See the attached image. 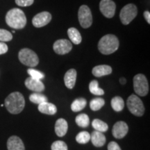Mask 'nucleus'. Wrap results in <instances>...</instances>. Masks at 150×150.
I'll list each match as a JSON object with an SVG mask.
<instances>
[{
    "label": "nucleus",
    "mask_w": 150,
    "mask_h": 150,
    "mask_svg": "<svg viewBox=\"0 0 150 150\" xmlns=\"http://www.w3.org/2000/svg\"><path fill=\"white\" fill-rule=\"evenodd\" d=\"M29 100L34 104L39 105L43 102H47V97L40 93H34L31 94L29 96Z\"/></svg>",
    "instance_id": "obj_25"
},
{
    "label": "nucleus",
    "mask_w": 150,
    "mask_h": 150,
    "mask_svg": "<svg viewBox=\"0 0 150 150\" xmlns=\"http://www.w3.org/2000/svg\"><path fill=\"white\" fill-rule=\"evenodd\" d=\"M18 58L22 64L29 67H35L39 63L37 54L28 48H24L20 50L18 54Z\"/></svg>",
    "instance_id": "obj_4"
},
{
    "label": "nucleus",
    "mask_w": 150,
    "mask_h": 150,
    "mask_svg": "<svg viewBox=\"0 0 150 150\" xmlns=\"http://www.w3.org/2000/svg\"><path fill=\"white\" fill-rule=\"evenodd\" d=\"M90 92L95 95L101 96L104 94V90L99 87V83L96 80H93L89 85Z\"/></svg>",
    "instance_id": "obj_26"
},
{
    "label": "nucleus",
    "mask_w": 150,
    "mask_h": 150,
    "mask_svg": "<svg viewBox=\"0 0 150 150\" xmlns=\"http://www.w3.org/2000/svg\"><path fill=\"white\" fill-rule=\"evenodd\" d=\"M28 74L30 75V77L35 79L38 80H42V79L45 78V74L40 71L35 70L33 68H29L27 70Z\"/></svg>",
    "instance_id": "obj_29"
},
{
    "label": "nucleus",
    "mask_w": 150,
    "mask_h": 150,
    "mask_svg": "<svg viewBox=\"0 0 150 150\" xmlns=\"http://www.w3.org/2000/svg\"><path fill=\"white\" fill-rule=\"evenodd\" d=\"M138 13V10L136 5L133 4H129L124 6L120 13L122 23L125 25H127L136 18Z\"/></svg>",
    "instance_id": "obj_7"
},
{
    "label": "nucleus",
    "mask_w": 150,
    "mask_h": 150,
    "mask_svg": "<svg viewBox=\"0 0 150 150\" xmlns=\"http://www.w3.org/2000/svg\"><path fill=\"white\" fill-rule=\"evenodd\" d=\"M91 140L94 146L97 147H102L106 143V137L103 133L94 131L91 135Z\"/></svg>",
    "instance_id": "obj_17"
},
{
    "label": "nucleus",
    "mask_w": 150,
    "mask_h": 150,
    "mask_svg": "<svg viewBox=\"0 0 150 150\" xmlns=\"http://www.w3.org/2000/svg\"><path fill=\"white\" fill-rule=\"evenodd\" d=\"M112 108L116 112L122 111L125 107V102H124L123 99L121 97L116 96L112 99L111 102Z\"/></svg>",
    "instance_id": "obj_22"
},
{
    "label": "nucleus",
    "mask_w": 150,
    "mask_h": 150,
    "mask_svg": "<svg viewBox=\"0 0 150 150\" xmlns=\"http://www.w3.org/2000/svg\"><path fill=\"white\" fill-rule=\"evenodd\" d=\"M91 140V134L88 131H81L76 136V140L79 144H86Z\"/></svg>",
    "instance_id": "obj_28"
},
{
    "label": "nucleus",
    "mask_w": 150,
    "mask_h": 150,
    "mask_svg": "<svg viewBox=\"0 0 150 150\" xmlns=\"http://www.w3.org/2000/svg\"><path fill=\"white\" fill-rule=\"evenodd\" d=\"M67 34L70 40L75 45H79L81 42L82 38L81 33L76 28L72 27L67 30Z\"/></svg>",
    "instance_id": "obj_20"
},
{
    "label": "nucleus",
    "mask_w": 150,
    "mask_h": 150,
    "mask_svg": "<svg viewBox=\"0 0 150 150\" xmlns=\"http://www.w3.org/2000/svg\"><path fill=\"white\" fill-rule=\"evenodd\" d=\"M144 17H145L146 21L147 22V23L150 24V13L149 11H146L144 12Z\"/></svg>",
    "instance_id": "obj_35"
},
{
    "label": "nucleus",
    "mask_w": 150,
    "mask_h": 150,
    "mask_svg": "<svg viewBox=\"0 0 150 150\" xmlns=\"http://www.w3.org/2000/svg\"><path fill=\"white\" fill-rule=\"evenodd\" d=\"M51 149L52 150H67L68 148L65 142L61 141V140H57L52 143Z\"/></svg>",
    "instance_id": "obj_31"
},
{
    "label": "nucleus",
    "mask_w": 150,
    "mask_h": 150,
    "mask_svg": "<svg viewBox=\"0 0 150 150\" xmlns=\"http://www.w3.org/2000/svg\"><path fill=\"white\" fill-rule=\"evenodd\" d=\"M87 101L84 98H78L75 99L71 104V109L73 112H79L86 107Z\"/></svg>",
    "instance_id": "obj_21"
},
{
    "label": "nucleus",
    "mask_w": 150,
    "mask_h": 150,
    "mask_svg": "<svg viewBox=\"0 0 150 150\" xmlns=\"http://www.w3.org/2000/svg\"><path fill=\"white\" fill-rule=\"evenodd\" d=\"M134 88L136 95L144 97L149 92V84L147 78L142 74H136L134 78Z\"/></svg>",
    "instance_id": "obj_6"
},
{
    "label": "nucleus",
    "mask_w": 150,
    "mask_h": 150,
    "mask_svg": "<svg viewBox=\"0 0 150 150\" xmlns=\"http://www.w3.org/2000/svg\"><path fill=\"white\" fill-rule=\"evenodd\" d=\"M129 131L128 125L123 121L117 122L112 129V136L117 139H121L127 134Z\"/></svg>",
    "instance_id": "obj_12"
},
{
    "label": "nucleus",
    "mask_w": 150,
    "mask_h": 150,
    "mask_svg": "<svg viewBox=\"0 0 150 150\" xmlns=\"http://www.w3.org/2000/svg\"><path fill=\"white\" fill-rule=\"evenodd\" d=\"M8 150H25L22 140L16 136H13L7 141Z\"/></svg>",
    "instance_id": "obj_14"
},
{
    "label": "nucleus",
    "mask_w": 150,
    "mask_h": 150,
    "mask_svg": "<svg viewBox=\"0 0 150 150\" xmlns=\"http://www.w3.org/2000/svg\"><path fill=\"white\" fill-rule=\"evenodd\" d=\"M6 22L9 27L15 29H22L27 24V18L21 9L13 8L6 16Z\"/></svg>",
    "instance_id": "obj_2"
},
{
    "label": "nucleus",
    "mask_w": 150,
    "mask_h": 150,
    "mask_svg": "<svg viewBox=\"0 0 150 150\" xmlns=\"http://www.w3.org/2000/svg\"><path fill=\"white\" fill-rule=\"evenodd\" d=\"M75 121H76V125L79 127H82V128H86V127H88L90 124L89 117L85 113H81L78 115L76 117Z\"/></svg>",
    "instance_id": "obj_23"
},
{
    "label": "nucleus",
    "mask_w": 150,
    "mask_h": 150,
    "mask_svg": "<svg viewBox=\"0 0 150 150\" xmlns=\"http://www.w3.org/2000/svg\"><path fill=\"white\" fill-rule=\"evenodd\" d=\"M79 21L82 27L84 29L89 28L93 23V17L91 9L86 5H83L79 8L78 12Z\"/></svg>",
    "instance_id": "obj_8"
},
{
    "label": "nucleus",
    "mask_w": 150,
    "mask_h": 150,
    "mask_svg": "<svg viewBox=\"0 0 150 150\" xmlns=\"http://www.w3.org/2000/svg\"><path fill=\"white\" fill-rule=\"evenodd\" d=\"M13 39L11 32L5 29H0V42H8Z\"/></svg>",
    "instance_id": "obj_30"
},
{
    "label": "nucleus",
    "mask_w": 150,
    "mask_h": 150,
    "mask_svg": "<svg viewBox=\"0 0 150 150\" xmlns=\"http://www.w3.org/2000/svg\"><path fill=\"white\" fill-rule=\"evenodd\" d=\"M92 126L95 129V131H99V132L102 133L106 132L108 129L107 124L99 119L94 120L93 122H92Z\"/></svg>",
    "instance_id": "obj_24"
},
{
    "label": "nucleus",
    "mask_w": 150,
    "mask_h": 150,
    "mask_svg": "<svg viewBox=\"0 0 150 150\" xmlns=\"http://www.w3.org/2000/svg\"><path fill=\"white\" fill-rule=\"evenodd\" d=\"M51 20L52 15L49 12L44 11V12L38 13L33 17L32 23L35 27L40 28L50 23Z\"/></svg>",
    "instance_id": "obj_11"
},
{
    "label": "nucleus",
    "mask_w": 150,
    "mask_h": 150,
    "mask_svg": "<svg viewBox=\"0 0 150 150\" xmlns=\"http://www.w3.org/2000/svg\"><path fill=\"white\" fill-rule=\"evenodd\" d=\"M8 46L4 42H0V55L6 53L8 52Z\"/></svg>",
    "instance_id": "obj_34"
},
{
    "label": "nucleus",
    "mask_w": 150,
    "mask_h": 150,
    "mask_svg": "<svg viewBox=\"0 0 150 150\" xmlns=\"http://www.w3.org/2000/svg\"><path fill=\"white\" fill-rule=\"evenodd\" d=\"M127 107H128L129 111H130L133 115L138 116L143 115L145 112V107H144L143 103L136 95H131L127 99Z\"/></svg>",
    "instance_id": "obj_5"
},
{
    "label": "nucleus",
    "mask_w": 150,
    "mask_h": 150,
    "mask_svg": "<svg viewBox=\"0 0 150 150\" xmlns=\"http://www.w3.org/2000/svg\"><path fill=\"white\" fill-rule=\"evenodd\" d=\"M76 80V71L74 69H70L65 73L64 82L67 88L72 89L74 88Z\"/></svg>",
    "instance_id": "obj_15"
},
{
    "label": "nucleus",
    "mask_w": 150,
    "mask_h": 150,
    "mask_svg": "<svg viewBox=\"0 0 150 150\" xmlns=\"http://www.w3.org/2000/svg\"><path fill=\"white\" fill-rule=\"evenodd\" d=\"M24 84L28 89L34 91L35 93H41L45 90V85L41 81V80L29 77L25 80Z\"/></svg>",
    "instance_id": "obj_13"
},
{
    "label": "nucleus",
    "mask_w": 150,
    "mask_h": 150,
    "mask_svg": "<svg viewBox=\"0 0 150 150\" xmlns=\"http://www.w3.org/2000/svg\"><path fill=\"white\" fill-rule=\"evenodd\" d=\"M92 72L96 77H102L103 76L111 74L112 68L111 67L107 65H97L93 69Z\"/></svg>",
    "instance_id": "obj_18"
},
{
    "label": "nucleus",
    "mask_w": 150,
    "mask_h": 150,
    "mask_svg": "<svg viewBox=\"0 0 150 150\" xmlns=\"http://www.w3.org/2000/svg\"><path fill=\"white\" fill-rule=\"evenodd\" d=\"M72 48V45L66 39H61L56 40L53 45V49L56 54L64 55L69 53Z\"/></svg>",
    "instance_id": "obj_10"
},
{
    "label": "nucleus",
    "mask_w": 150,
    "mask_h": 150,
    "mask_svg": "<svg viewBox=\"0 0 150 150\" xmlns=\"http://www.w3.org/2000/svg\"><path fill=\"white\" fill-rule=\"evenodd\" d=\"M119 47V40L115 35L108 34L103 36L98 43L99 52L105 55L112 54Z\"/></svg>",
    "instance_id": "obj_3"
},
{
    "label": "nucleus",
    "mask_w": 150,
    "mask_h": 150,
    "mask_svg": "<svg viewBox=\"0 0 150 150\" xmlns=\"http://www.w3.org/2000/svg\"><path fill=\"white\" fill-rule=\"evenodd\" d=\"M116 5L112 0H102L99 4L101 13L107 18H112L115 13Z\"/></svg>",
    "instance_id": "obj_9"
},
{
    "label": "nucleus",
    "mask_w": 150,
    "mask_h": 150,
    "mask_svg": "<svg viewBox=\"0 0 150 150\" xmlns=\"http://www.w3.org/2000/svg\"><path fill=\"white\" fill-rule=\"evenodd\" d=\"M104 99L98 97V98H94L92 99L90 102V107L93 111H97V110H100L104 106Z\"/></svg>",
    "instance_id": "obj_27"
},
{
    "label": "nucleus",
    "mask_w": 150,
    "mask_h": 150,
    "mask_svg": "<svg viewBox=\"0 0 150 150\" xmlns=\"http://www.w3.org/2000/svg\"><path fill=\"white\" fill-rule=\"evenodd\" d=\"M38 110L47 115H54L57 112V108L55 105L48 102H43L38 105Z\"/></svg>",
    "instance_id": "obj_19"
},
{
    "label": "nucleus",
    "mask_w": 150,
    "mask_h": 150,
    "mask_svg": "<svg viewBox=\"0 0 150 150\" xmlns=\"http://www.w3.org/2000/svg\"><path fill=\"white\" fill-rule=\"evenodd\" d=\"M5 106L9 112L18 114L23 110L25 106L24 96L19 92L11 93L5 99Z\"/></svg>",
    "instance_id": "obj_1"
},
{
    "label": "nucleus",
    "mask_w": 150,
    "mask_h": 150,
    "mask_svg": "<svg viewBox=\"0 0 150 150\" xmlns=\"http://www.w3.org/2000/svg\"><path fill=\"white\" fill-rule=\"evenodd\" d=\"M67 129H68V125L65 119L60 118L56 120L55 124V132L58 136H64L66 134Z\"/></svg>",
    "instance_id": "obj_16"
},
{
    "label": "nucleus",
    "mask_w": 150,
    "mask_h": 150,
    "mask_svg": "<svg viewBox=\"0 0 150 150\" xmlns=\"http://www.w3.org/2000/svg\"><path fill=\"white\" fill-rule=\"evenodd\" d=\"M108 150H121V148L116 142L112 141L108 143Z\"/></svg>",
    "instance_id": "obj_33"
},
{
    "label": "nucleus",
    "mask_w": 150,
    "mask_h": 150,
    "mask_svg": "<svg viewBox=\"0 0 150 150\" xmlns=\"http://www.w3.org/2000/svg\"><path fill=\"white\" fill-rule=\"evenodd\" d=\"M120 82L122 84H125L126 83L127 81H126V79H125V78L122 77V78H120Z\"/></svg>",
    "instance_id": "obj_36"
},
{
    "label": "nucleus",
    "mask_w": 150,
    "mask_h": 150,
    "mask_svg": "<svg viewBox=\"0 0 150 150\" xmlns=\"http://www.w3.org/2000/svg\"><path fill=\"white\" fill-rule=\"evenodd\" d=\"M34 0H16V3L17 5L20 6H29L33 4Z\"/></svg>",
    "instance_id": "obj_32"
}]
</instances>
